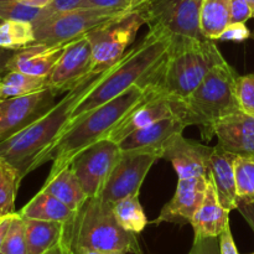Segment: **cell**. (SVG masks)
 Instances as JSON below:
<instances>
[{"label":"cell","instance_id":"34","mask_svg":"<svg viewBox=\"0 0 254 254\" xmlns=\"http://www.w3.org/2000/svg\"><path fill=\"white\" fill-rule=\"evenodd\" d=\"M149 0H82L79 7H98V9L133 11L143 6Z\"/></svg>","mask_w":254,"mask_h":254},{"label":"cell","instance_id":"47","mask_svg":"<svg viewBox=\"0 0 254 254\" xmlns=\"http://www.w3.org/2000/svg\"><path fill=\"white\" fill-rule=\"evenodd\" d=\"M246 1H247L248 5H250L251 10H252V16L254 17V0H246Z\"/></svg>","mask_w":254,"mask_h":254},{"label":"cell","instance_id":"20","mask_svg":"<svg viewBox=\"0 0 254 254\" xmlns=\"http://www.w3.org/2000/svg\"><path fill=\"white\" fill-rule=\"evenodd\" d=\"M237 156L216 145L208 161L207 178L212 181L221 205L231 211L237 210L238 196L235 179V160Z\"/></svg>","mask_w":254,"mask_h":254},{"label":"cell","instance_id":"42","mask_svg":"<svg viewBox=\"0 0 254 254\" xmlns=\"http://www.w3.org/2000/svg\"><path fill=\"white\" fill-rule=\"evenodd\" d=\"M12 216L14 215H9L5 216V217L0 218V251H1L2 245H4L5 237H6V233L9 231L10 223H11Z\"/></svg>","mask_w":254,"mask_h":254},{"label":"cell","instance_id":"1","mask_svg":"<svg viewBox=\"0 0 254 254\" xmlns=\"http://www.w3.org/2000/svg\"><path fill=\"white\" fill-rule=\"evenodd\" d=\"M149 88L134 86L102 106L72 119L61 135L50 145L34 163L32 171L51 160L52 168L49 176L55 175L92 144L108 138L129 112L148 94Z\"/></svg>","mask_w":254,"mask_h":254},{"label":"cell","instance_id":"12","mask_svg":"<svg viewBox=\"0 0 254 254\" xmlns=\"http://www.w3.org/2000/svg\"><path fill=\"white\" fill-rule=\"evenodd\" d=\"M57 93L50 87L27 96L0 102V143L29 127L55 106Z\"/></svg>","mask_w":254,"mask_h":254},{"label":"cell","instance_id":"39","mask_svg":"<svg viewBox=\"0 0 254 254\" xmlns=\"http://www.w3.org/2000/svg\"><path fill=\"white\" fill-rule=\"evenodd\" d=\"M220 252L221 254H240L236 247V243L233 241L232 232H231L230 225L225 228L220 237Z\"/></svg>","mask_w":254,"mask_h":254},{"label":"cell","instance_id":"14","mask_svg":"<svg viewBox=\"0 0 254 254\" xmlns=\"http://www.w3.org/2000/svg\"><path fill=\"white\" fill-rule=\"evenodd\" d=\"M207 190V176L179 179L174 196L164 205L158 217L151 223L163 222L188 225L192 221L196 211L202 203Z\"/></svg>","mask_w":254,"mask_h":254},{"label":"cell","instance_id":"22","mask_svg":"<svg viewBox=\"0 0 254 254\" xmlns=\"http://www.w3.org/2000/svg\"><path fill=\"white\" fill-rule=\"evenodd\" d=\"M41 191L55 196L73 211L78 210L88 198L71 165L64 166L55 175L49 176Z\"/></svg>","mask_w":254,"mask_h":254},{"label":"cell","instance_id":"23","mask_svg":"<svg viewBox=\"0 0 254 254\" xmlns=\"http://www.w3.org/2000/svg\"><path fill=\"white\" fill-rule=\"evenodd\" d=\"M24 220L27 254H44L62 241L64 223L26 217Z\"/></svg>","mask_w":254,"mask_h":254},{"label":"cell","instance_id":"4","mask_svg":"<svg viewBox=\"0 0 254 254\" xmlns=\"http://www.w3.org/2000/svg\"><path fill=\"white\" fill-rule=\"evenodd\" d=\"M225 61L212 40H173L165 61L146 87L175 101H184L213 67Z\"/></svg>","mask_w":254,"mask_h":254},{"label":"cell","instance_id":"16","mask_svg":"<svg viewBox=\"0 0 254 254\" xmlns=\"http://www.w3.org/2000/svg\"><path fill=\"white\" fill-rule=\"evenodd\" d=\"M213 148L184 138L175 136L164 150L163 159L170 161L179 179L207 176L208 161Z\"/></svg>","mask_w":254,"mask_h":254},{"label":"cell","instance_id":"50","mask_svg":"<svg viewBox=\"0 0 254 254\" xmlns=\"http://www.w3.org/2000/svg\"><path fill=\"white\" fill-rule=\"evenodd\" d=\"M0 254H5V253H2V252H1V251H0Z\"/></svg>","mask_w":254,"mask_h":254},{"label":"cell","instance_id":"6","mask_svg":"<svg viewBox=\"0 0 254 254\" xmlns=\"http://www.w3.org/2000/svg\"><path fill=\"white\" fill-rule=\"evenodd\" d=\"M238 74L227 61L213 67L197 88L184 101H175V114L186 126L200 128L205 141L215 136V127L222 118L238 111L236 79Z\"/></svg>","mask_w":254,"mask_h":254},{"label":"cell","instance_id":"19","mask_svg":"<svg viewBox=\"0 0 254 254\" xmlns=\"http://www.w3.org/2000/svg\"><path fill=\"white\" fill-rule=\"evenodd\" d=\"M64 47L66 44L49 45L34 42L15 52L14 56L7 62V72L17 71L31 76L49 78Z\"/></svg>","mask_w":254,"mask_h":254},{"label":"cell","instance_id":"51","mask_svg":"<svg viewBox=\"0 0 254 254\" xmlns=\"http://www.w3.org/2000/svg\"><path fill=\"white\" fill-rule=\"evenodd\" d=\"M1 21H2V20H1V19H0V22H1Z\"/></svg>","mask_w":254,"mask_h":254},{"label":"cell","instance_id":"26","mask_svg":"<svg viewBox=\"0 0 254 254\" xmlns=\"http://www.w3.org/2000/svg\"><path fill=\"white\" fill-rule=\"evenodd\" d=\"M113 213L119 225L134 235H139L148 225L139 195L128 196L114 203Z\"/></svg>","mask_w":254,"mask_h":254},{"label":"cell","instance_id":"33","mask_svg":"<svg viewBox=\"0 0 254 254\" xmlns=\"http://www.w3.org/2000/svg\"><path fill=\"white\" fill-rule=\"evenodd\" d=\"M236 98L241 111L254 116V73L237 77Z\"/></svg>","mask_w":254,"mask_h":254},{"label":"cell","instance_id":"24","mask_svg":"<svg viewBox=\"0 0 254 254\" xmlns=\"http://www.w3.org/2000/svg\"><path fill=\"white\" fill-rule=\"evenodd\" d=\"M20 215L26 218H35L42 221H56L66 223L74 216L76 211L71 210L62 201L55 196L40 190L24 207Z\"/></svg>","mask_w":254,"mask_h":254},{"label":"cell","instance_id":"37","mask_svg":"<svg viewBox=\"0 0 254 254\" xmlns=\"http://www.w3.org/2000/svg\"><path fill=\"white\" fill-rule=\"evenodd\" d=\"M251 17H253L252 10L246 0H231V24H246Z\"/></svg>","mask_w":254,"mask_h":254},{"label":"cell","instance_id":"38","mask_svg":"<svg viewBox=\"0 0 254 254\" xmlns=\"http://www.w3.org/2000/svg\"><path fill=\"white\" fill-rule=\"evenodd\" d=\"M189 254H221L220 238H202L193 240V245Z\"/></svg>","mask_w":254,"mask_h":254},{"label":"cell","instance_id":"49","mask_svg":"<svg viewBox=\"0 0 254 254\" xmlns=\"http://www.w3.org/2000/svg\"><path fill=\"white\" fill-rule=\"evenodd\" d=\"M251 37H252V39L254 40V30H253V32H252V34H251Z\"/></svg>","mask_w":254,"mask_h":254},{"label":"cell","instance_id":"46","mask_svg":"<svg viewBox=\"0 0 254 254\" xmlns=\"http://www.w3.org/2000/svg\"><path fill=\"white\" fill-rule=\"evenodd\" d=\"M102 254H127L123 251H108V252H102Z\"/></svg>","mask_w":254,"mask_h":254},{"label":"cell","instance_id":"17","mask_svg":"<svg viewBox=\"0 0 254 254\" xmlns=\"http://www.w3.org/2000/svg\"><path fill=\"white\" fill-rule=\"evenodd\" d=\"M215 136L227 153L254 158V116L241 109L228 114L216 124Z\"/></svg>","mask_w":254,"mask_h":254},{"label":"cell","instance_id":"9","mask_svg":"<svg viewBox=\"0 0 254 254\" xmlns=\"http://www.w3.org/2000/svg\"><path fill=\"white\" fill-rule=\"evenodd\" d=\"M129 11L78 7L68 12L56 15L41 24L32 25L35 42L49 45H64L69 41L86 36L89 31L109 21L123 16Z\"/></svg>","mask_w":254,"mask_h":254},{"label":"cell","instance_id":"21","mask_svg":"<svg viewBox=\"0 0 254 254\" xmlns=\"http://www.w3.org/2000/svg\"><path fill=\"white\" fill-rule=\"evenodd\" d=\"M228 225L230 211L221 205L215 186L207 178V190L205 197L191 221L195 240L220 237Z\"/></svg>","mask_w":254,"mask_h":254},{"label":"cell","instance_id":"27","mask_svg":"<svg viewBox=\"0 0 254 254\" xmlns=\"http://www.w3.org/2000/svg\"><path fill=\"white\" fill-rule=\"evenodd\" d=\"M46 77H36L17 71H9L2 76V99L27 96L41 89L47 88Z\"/></svg>","mask_w":254,"mask_h":254},{"label":"cell","instance_id":"3","mask_svg":"<svg viewBox=\"0 0 254 254\" xmlns=\"http://www.w3.org/2000/svg\"><path fill=\"white\" fill-rule=\"evenodd\" d=\"M171 44L170 37L149 30L144 39L111 67L106 77L77 104L71 121L116 98L131 87L145 88L165 61Z\"/></svg>","mask_w":254,"mask_h":254},{"label":"cell","instance_id":"44","mask_svg":"<svg viewBox=\"0 0 254 254\" xmlns=\"http://www.w3.org/2000/svg\"><path fill=\"white\" fill-rule=\"evenodd\" d=\"M19 1L24 2V4L26 5H30V6H35V7H40V9H42V7L47 6L52 0H19Z\"/></svg>","mask_w":254,"mask_h":254},{"label":"cell","instance_id":"11","mask_svg":"<svg viewBox=\"0 0 254 254\" xmlns=\"http://www.w3.org/2000/svg\"><path fill=\"white\" fill-rule=\"evenodd\" d=\"M121 154L119 144L106 138L82 150L72 160L71 168L87 197H98Z\"/></svg>","mask_w":254,"mask_h":254},{"label":"cell","instance_id":"40","mask_svg":"<svg viewBox=\"0 0 254 254\" xmlns=\"http://www.w3.org/2000/svg\"><path fill=\"white\" fill-rule=\"evenodd\" d=\"M237 210L240 211L241 215L243 216L250 227L252 228L254 232V203H238Z\"/></svg>","mask_w":254,"mask_h":254},{"label":"cell","instance_id":"48","mask_svg":"<svg viewBox=\"0 0 254 254\" xmlns=\"http://www.w3.org/2000/svg\"><path fill=\"white\" fill-rule=\"evenodd\" d=\"M1 82H2V74H0V102L2 101V96H1Z\"/></svg>","mask_w":254,"mask_h":254},{"label":"cell","instance_id":"52","mask_svg":"<svg viewBox=\"0 0 254 254\" xmlns=\"http://www.w3.org/2000/svg\"><path fill=\"white\" fill-rule=\"evenodd\" d=\"M251 254H254V253H251Z\"/></svg>","mask_w":254,"mask_h":254},{"label":"cell","instance_id":"41","mask_svg":"<svg viewBox=\"0 0 254 254\" xmlns=\"http://www.w3.org/2000/svg\"><path fill=\"white\" fill-rule=\"evenodd\" d=\"M15 52H16L15 50L2 49V47H0V74H2V76L7 72V62L14 56Z\"/></svg>","mask_w":254,"mask_h":254},{"label":"cell","instance_id":"5","mask_svg":"<svg viewBox=\"0 0 254 254\" xmlns=\"http://www.w3.org/2000/svg\"><path fill=\"white\" fill-rule=\"evenodd\" d=\"M62 242L73 254L86 250L143 254L136 235L124 230L113 213V206L99 197H88L64 225Z\"/></svg>","mask_w":254,"mask_h":254},{"label":"cell","instance_id":"45","mask_svg":"<svg viewBox=\"0 0 254 254\" xmlns=\"http://www.w3.org/2000/svg\"><path fill=\"white\" fill-rule=\"evenodd\" d=\"M76 254H102V252H99V251H93V250H86V251H81V252Z\"/></svg>","mask_w":254,"mask_h":254},{"label":"cell","instance_id":"7","mask_svg":"<svg viewBox=\"0 0 254 254\" xmlns=\"http://www.w3.org/2000/svg\"><path fill=\"white\" fill-rule=\"evenodd\" d=\"M203 0H149L140 7L149 30L171 40L206 39L201 31Z\"/></svg>","mask_w":254,"mask_h":254},{"label":"cell","instance_id":"25","mask_svg":"<svg viewBox=\"0 0 254 254\" xmlns=\"http://www.w3.org/2000/svg\"><path fill=\"white\" fill-rule=\"evenodd\" d=\"M231 24V0H203L201 31L206 39L218 40Z\"/></svg>","mask_w":254,"mask_h":254},{"label":"cell","instance_id":"13","mask_svg":"<svg viewBox=\"0 0 254 254\" xmlns=\"http://www.w3.org/2000/svg\"><path fill=\"white\" fill-rule=\"evenodd\" d=\"M92 66V45L87 36L69 41L47 78V86L57 94L71 91L81 79L91 73Z\"/></svg>","mask_w":254,"mask_h":254},{"label":"cell","instance_id":"18","mask_svg":"<svg viewBox=\"0 0 254 254\" xmlns=\"http://www.w3.org/2000/svg\"><path fill=\"white\" fill-rule=\"evenodd\" d=\"M186 127L180 117H169L133 131L118 144L122 150H154L163 155L169 143L175 136L183 134Z\"/></svg>","mask_w":254,"mask_h":254},{"label":"cell","instance_id":"31","mask_svg":"<svg viewBox=\"0 0 254 254\" xmlns=\"http://www.w3.org/2000/svg\"><path fill=\"white\" fill-rule=\"evenodd\" d=\"M1 252L5 254H27L25 220L19 212H15L12 216Z\"/></svg>","mask_w":254,"mask_h":254},{"label":"cell","instance_id":"32","mask_svg":"<svg viewBox=\"0 0 254 254\" xmlns=\"http://www.w3.org/2000/svg\"><path fill=\"white\" fill-rule=\"evenodd\" d=\"M41 9L30 6L19 0H0V19L34 22Z\"/></svg>","mask_w":254,"mask_h":254},{"label":"cell","instance_id":"28","mask_svg":"<svg viewBox=\"0 0 254 254\" xmlns=\"http://www.w3.org/2000/svg\"><path fill=\"white\" fill-rule=\"evenodd\" d=\"M21 180L19 171L0 158V218L15 213V200Z\"/></svg>","mask_w":254,"mask_h":254},{"label":"cell","instance_id":"36","mask_svg":"<svg viewBox=\"0 0 254 254\" xmlns=\"http://www.w3.org/2000/svg\"><path fill=\"white\" fill-rule=\"evenodd\" d=\"M252 32L248 30L246 24L243 22H237V24H230L225 29V31L221 34L218 40H223V41H245V40L250 39Z\"/></svg>","mask_w":254,"mask_h":254},{"label":"cell","instance_id":"8","mask_svg":"<svg viewBox=\"0 0 254 254\" xmlns=\"http://www.w3.org/2000/svg\"><path fill=\"white\" fill-rule=\"evenodd\" d=\"M144 24L145 17L138 9L89 31L86 36L92 45V72H104L118 64Z\"/></svg>","mask_w":254,"mask_h":254},{"label":"cell","instance_id":"2","mask_svg":"<svg viewBox=\"0 0 254 254\" xmlns=\"http://www.w3.org/2000/svg\"><path fill=\"white\" fill-rule=\"evenodd\" d=\"M109 69L87 74L71 91L66 92V96L59 103H55L44 116L11 138L0 143V158L11 164L19 171L21 179L31 173L36 159L66 129L77 104L106 77Z\"/></svg>","mask_w":254,"mask_h":254},{"label":"cell","instance_id":"29","mask_svg":"<svg viewBox=\"0 0 254 254\" xmlns=\"http://www.w3.org/2000/svg\"><path fill=\"white\" fill-rule=\"evenodd\" d=\"M35 42V31L31 22L19 20H2L0 22V47L21 50Z\"/></svg>","mask_w":254,"mask_h":254},{"label":"cell","instance_id":"10","mask_svg":"<svg viewBox=\"0 0 254 254\" xmlns=\"http://www.w3.org/2000/svg\"><path fill=\"white\" fill-rule=\"evenodd\" d=\"M159 159H163L159 151L122 150L98 197L113 206L122 198L139 195L149 170Z\"/></svg>","mask_w":254,"mask_h":254},{"label":"cell","instance_id":"35","mask_svg":"<svg viewBox=\"0 0 254 254\" xmlns=\"http://www.w3.org/2000/svg\"><path fill=\"white\" fill-rule=\"evenodd\" d=\"M81 2L82 0H52L47 6L42 7L39 16H37V19L32 22V25L41 24V22L46 21V20L56 16V15L68 12L74 9H78Z\"/></svg>","mask_w":254,"mask_h":254},{"label":"cell","instance_id":"43","mask_svg":"<svg viewBox=\"0 0 254 254\" xmlns=\"http://www.w3.org/2000/svg\"><path fill=\"white\" fill-rule=\"evenodd\" d=\"M44 254H73V252H72L71 248H69L66 243H64L61 241V242L57 243L56 246H54L51 250H49Z\"/></svg>","mask_w":254,"mask_h":254},{"label":"cell","instance_id":"15","mask_svg":"<svg viewBox=\"0 0 254 254\" xmlns=\"http://www.w3.org/2000/svg\"><path fill=\"white\" fill-rule=\"evenodd\" d=\"M145 88H149L148 94L136 104L135 108L129 112L126 119L114 128V130L109 134L108 139L119 143L122 139L133 131L145 128L160 119L176 116L174 99L158 93L151 87Z\"/></svg>","mask_w":254,"mask_h":254},{"label":"cell","instance_id":"30","mask_svg":"<svg viewBox=\"0 0 254 254\" xmlns=\"http://www.w3.org/2000/svg\"><path fill=\"white\" fill-rule=\"evenodd\" d=\"M235 179L238 201L242 203H254V158H236Z\"/></svg>","mask_w":254,"mask_h":254}]
</instances>
